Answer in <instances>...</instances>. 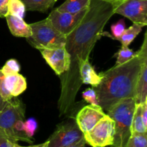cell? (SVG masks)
<instances>
[{"mask_svg": "<svg viewBox=\"0 0 147 147\" xmlns=\"http://www.w3.org/2000/svg\"><path fill=\"white\" fill-rule=\"evenodd\" d=\"M113 2L104 0H91L88 10L78 25L66 36L65 45L70 57L68 71L60 76L61 94L58 100L60 115L73 110L76 97L83 84L79 74V64L89 61L96 42L103 34V28L114 14Z\"/></svg>", "mask_w": 147, "mask_h": 147, "instance_id": "6da1fadb", "label": "cell"}, {"mask_svg": "<svg viewBox=\"0 0 147 147\" xmlns=\"http://www.w3.org/2000/svg\"><path fill=\"white\" fill-rule=\"evenodd\" d=\"M147 60V32L142 47L131 60L120 65H115L106 71L100 73L101 81L94 88L99 106L108 111L121 99L134 98L141 69Z\"/></svg>", "mask_w": 147, "mask_h": 147, "instance_id": "7a4b0ae2", "label": "cell"}, {"mask_svg": "<svg viewBox=\"0 0 147 147\" xmlns=\"http://www.w3.org/2000/svg\"><path fill=\"white\" fill-rule=\"evenodd\" d=\"M135 108L134 98H126L113 105L107 111V115L114 121L115 124L113 147H126L131 135V124Z\"/></svg>", "mask_w": 147, "mask_h": 147, "instance_id": "3957f363", "label": "cell"}, {"mask_svg": "<svg viewBox=\"0 0 147 147\" xmlns=\"http://www.w3.org/2000/svg\"><path fill=\"white\" fill-rule=\"evenodd\" d=\"M32 35L27 40L32 47L38 49L65 47L66 37L57 31L47 18L30 24Z\"/></svg>", "mask_w": 147, "mask_h": 147, "instance_id": "277c9868", "label": "cell"}, {"mask_svg": "<svg viewBox=\"0 0 147 147\" xmlns=\"http://www.w3.org/2000/svg\"><path fill=\"white\" fill-rule=\"evenodd\" d=\"M114 135V121L106 114L90 131L83 134V138L92 147L112 146Z\"/></svg>", "mask_w": 147, "mask_h": 147, "instance_id": "5b68a950", "label": "cell"}, {"mask_svg": "<svg viewBox=\"0 0 147 147\" xmlns=\"http://www.w3.org/2000/svg\"><path fill=\"white\" fill-rule=\"evenodd\" d=\"M24 114L25 106L17 97H13L8 101L0 112V129L16 143L13 129L17 121L25 120Z\"/></svg>", "mask_w": 147, "mask_h": 147, "instance_id": "8992f818", "label": "cell"}, {"mask_svg": "<svg viewBox=\"0 0 147 147\" xmlns=\"http://www.w3.org/2000/svg\"><path fill=\"white\" fill-rule=\"evenodd\" d=\"M83 138L76 121L59 125L47 141V147H68Z\"/></svg>", "mask_w": 147, "mask_h": 147, "instance_id": "52a82bcc", "label": "cell"}, {"mask_svg": "<svg viewBox=\"0 0 147 147\" xmlns=\"http://www.w3.org/2000/svg\"><path fill=\"white\" fill-rule=\"evenodd\" d=\"M113 3L114 14L124 16L134 24L143 27L147 24V0H125Z\"/></svg>", "mask_w": 147, "mask_h": 147, "instance_id": "ba28073f", "label": "cell"}, {"mask_svg": "<svg viewBox=\"0 0 147 147\" xmlns=\"http://www.w3.org/2000/svg\"><path fill=\"white\" fill-rule=\"evenodd\" d=\"M88 7L78 13H69L60 12L55 9L47 17L52 25L61 34L66 37L81 22L88 12Z\"/></svg>", "mask_w": 147, "mask_h": 147, "instance_id": "9c48e42d", "label": "cell"}, {"mask_svg": "<svg viewBox=\"0 0 147 147\" xmlns=\"http://www.w3.org/2000/svg\"><path fill=\"white\" fill-rule=\"evenodd\" d=\"M40 51L43 59L57 76H60L68 71L70 57L65 48L42 49Z\"/></svg>", "mask_w": 147, "mask_h": 147, "instance_id": "30bf717a", "label": "cell"}, {"mask_svg": "<svg viewBox=\"0 0 147 147\" xmlns=\"http://www.w3.org/2000/svg\"><path fill=\"white\" fill-rule=\"evenodd\" d=\"M106 114L100 106L89 105L78 112L76 122L83 134L90 131Z\"/></svg>", "mask_w": 147, "mask_h": 147, "instance_id": "8fae6325", "label": "cell"}, {"mask_svg": "<svg viewBox=\"0 0 147 147\" xmlns=\"http://www.w3.org/2000/svg\"><path fill=\"white\" fill-rule=\"evenodd\" d=\"M4 82L7 91L12 97H17L27 89L26 79L19 73L4 75Z\"/></svg>", "mask_w": 147, "mask_h": 147, "instance_id": "7c38bea8", "label": "cell"}, {"mask_svg": "<svg viewBox=\"0 0 147 147\" xmlns=\"http://www.w3.org/2000/svg\"><path fill=\"white\" fill-rule=\"evenodd\" d=\"M79 74L82 84H90L96 87L101 81V74H97L89 61L81 62L79 64Z\"/></svg>", "mask_w": 147, "mask_h": 147, "instance_id": "4fadbf2b", "label": "cell"}, {"mask_svg": "<svg viewBox=\"0 0 147 147\" xmlns=\"http://www.w3.org/2000/svg\"><path fill=\"white\" fill-rule=\"evenodd\" d=\"M6 20L9 29L14 36L26 38L31 36L32 31L30 24L26 23L22 18L8 14L6 17Z\"/></svg>", "mask_w": 147, "mask_h": 147, "instance_id": "5bb4252c", "label": "cell"}, {"mask_svg": "<svg viewBox=\"0 0 147 147\" xmlns=\"http://www.w3.org/2000/svg\"><path fill=\"white\" fill-rule=\"evenodd\" d=\"M134 99L136 105L143 104L147 101V60L144 61L141 69Z\"/></svg>", "mask_w": 147, "mask_h": 147, "instance_id": "9a60e30c", "label": "cell"}, {"mask_svg": "<svg viewBox=\"0 0 147 147\" xmlns=\"http://www.w3.org/2000/svg\"><path fill=\"white\" fill-rule=\"evenodd\" d=\"M91 0H66L57 10L63 12L78 13L86 10L90 5Z\"/></svg>", "mask_w": 147, "mask_h": 147, "instance_id": "2e32d148", "label": "cell"}, {"mask_svg": "<svg viewBox=\"0 0 147 147\" xmlns=\"http://www.w3.org/2000/svg\"><path fill=\"white\" fill-rule=\"evenodd\" d=\"M27 11H37L46 12L57 0H21Z\"/></svg>", "mask_w": 147, "mask_h": 147, "instance_id": "e0dca14e", "label": "cell"}, {"mask_svg": "<svg viewBox=\"0 0 147 147\" xmlns=\"http://www.w3.org/2000/svg\"><path fill=\"white\" fill-rule=\"evenodd\" d=\"M142 27H143L142 25L133 23V24L130 26L129 28L125 29L123 34L118 39V40L121 42L122 46L129 47V45L133 42V40L141 33V31L142 30Z\"/></svg>", "mask_w": 147, "mask_h": 147, "instance_id": "ac0fdd59", "label": "cell"}, {"mask_svg": "<svg viewBox=\"0 0 147 147\" xmlns=\"http://www.w3.org/2000/svg\"><path fill=\"white\" fill-rule=\"evenodd\" d=\"M142 104L136 105L131 124V133H147V127L142 118Z\"/></svg>", "mask_w": 147, "mask_h": 147, "instance_id": "d6986e66", "label": "cell"}, {"mask_svg": "<svg viewBox=\"0 0 147 147\" xmlns=\"http://www.w3.org/2000/svg\"><path fill=\"white\" fill-rule=\"evenodd\" d=\"M25 11L24 4L21 0H10L9 3L8 14L23 19Z\"/></svg>", "mask_w": 147, "mask_h": 147, "instance_id": "ffe728a7", "label": "cell"}, {"mask_svg": "<svg viewBox=\"0 0 147 147\" xmlns=\"http://www.w3.org/2000/svg\"><path fill=\"white\" fill-rule=\"evenodd\" d=\"M126 147H147V133H131Z\"/></svg>", "mask_w": 147, "mask_h": 147, "instance_id": "44dd1931", "label": "cell"}, {"mask_svg": "<svg viewBox=\"0 0 147 147\" xmlns=\"http://www.w3.org/2000/svg\"><path fill=\"white\" fill-rule=\"evenodd\" d=\"M136 54V52L134 51L132 49L129 48V47L121 46L120 50L115 55L117 59L116 65H120L126 63L128 61L131 60Z\"/></svg>", "mask_w": 147, "mask_h": 147, "instance_id": "7402d4cb", "label": "cell"}, {"mask_svg": "<svg viewBox=\"0 0 147 147\" xmlns=\"http://www.w3.org/2000/svg\"><path fill=\"white\" fill-rule=\"evenodd\" d=\"M1 71L4 75L19 73L20 71V65L15 59H9L1 68Z\"/></svg>", "mask_w": 147, "mask_h": 147, "instance_id": "603a6c76", "label": "cell"}, {"mask_svg": "<svg viewBox=\"0 0 147 147\" xmlns=\"http://www.w3.org/2000/svg\"><path fill=\"white\" fill-rule=\"evenodd\" d=\"M82 97H83V99L90 105L99 106L97 94L94 88H88L82 93Z\"/></svg>", "mask_w": 147, "mask_h": 147, "instance_id": "cb8c5ba5", "label": "cell"}, {"mask_svg": "<svg viewBox=\"0 0 147 147\" xmlns=\"http://www.w3.org/2000/svg\"><path fill=\"white\" fill-rule=\"evenodd\" d=\"M24 133L27 137L33 139V135L37 128V121L34 118H29L24 120Z\"/></svg>", "mask_w": 147, "mask_h": 147, "instance_id": "d4e9b609", "label": "cell"}, {"mask_svg": "<svg viewBox=\"0 0 147 147\" xmlns=\"http://www.w3.org/2000/svg\"><path fill=\"white\" fill-rule=\"evenodd\" d=\"M126 29V24L123 19H121L115 24L111 25V33L113 35V38L118 40L123 34V31Z\"/></svg>", "mask_w": 147, "mask_h": 147, "instance_id": "484cf974", "label": "cell"}, {"mask_svg": "<svg viewBox=\"0 0 147 147\" xmlns=\"http://www.w3.org/2000/svg\"><path fill=\"white\" fill-rule=\"evenodd\" d=\"M0 95L3 99L6 102L11 100L13 98L6 88L5 82H4V74L1 72V69H0Z\"/></svg>", "mask_w": 147, "mask_h": 147, "instance_id": "4316f807", "label": "cell"}, {"mask_svg": "<svg viewBox=\"0 0 147 147\" xmlns=\"http://www.w3.org/2000/svg\"><path fill=\"white\" fill-rule=\"evenodd\" d=\"M15 143L0 129V147H14Z\"/></svg>", "mask_w": 147, "mask_h": 147, "instance_id": "83f0119b", "label": "cell"}, {"mask_svg": "<svg viewBox=\"0 0 147 147\" xmlns=\"http://www.w3.org/2000/svg\"><path fill=\"white\" fill-rule=\"evenodd\" d=\"M10 0H0V17L8 15V7Z\"/></svg>", "mask_w": 147, "mask_h": 147, "instance_id": "f1b7e54d", "label": "cell"}, {"mask_svg": "<svg viewBox=\"0 0 147 147\" xmlns=\"http://www.w3.org/2000/svg\"><path fill=\"white\" fill-rule=\"evenodd\" d=\"M142 118L144 124L145 126L147 127V101L142 104Z\"/></svg>", "mask_w": 147, "mask_h": 147, "instance_id": "f546056e", "label": "cell"}, {"mask_svg": "<svg viewBox=\"0 0 147 147\" xmlns=\"http://www.w3.org/2000/svg\"><path fill=\"white\" fill-rule=\"evenodd\" d=\"M14 147H47V141L42 143V144H37V145H32V146H23L19 145L17 143L14 144Z\"/></svg>", "mask_w": 147, "mask_h": 147, "instance_id": "4dcf8cb0", "label": "cell"}, {"mask_svg": "<svg viewBox=\"0 0 147 147\" xmlns=\"http://www.w3.org/2000/svg\"><path fill=\"white\" fill-rule=\"evenodd\" d=\"M86 141H85L84 138H82L80 141L77 142L76 144H73V145L70 146L68 147H86Z\"/></svg>", "mask_w": 147, "mask_h": 147, "instance_id": "1f68e13d", "label": "cell"}, {"mask_svg": "<svg viewBox=\"0 0 147 147\" xmlns=\"http://www.w3.org/2000/svg\"><path fill=\"white\" fill-rule=\"evenodd\" d=\"M7 102H6V101H4V99H3V98L1 97V95H0V112H1V111L2 110L3 108H4V106L6 105Z\"/></svg>", "mask_w": 147, "mask_h": 147, "instance_id": "d6a6232c", "label": "cell"}, {"mask_svg": "<svg viewBox=\"0 0 147 147\" xmlns=\"http://www.w3.org/2000/svg\"><path fill=\"white\" fill-rule=\"evenodd\" d=\"M125 1V0H116V1H113V2L117 3V2H120V1Z\"/></svg>", "mask_w": 147, "mask_h": 147, "instance_id": "836d02e7", "label": "cell"}, {"mask_svg": "<svg viewBox=\"0 0 147 147\" xmlns=\"http://www.w3.org/2000/svg\"><path fill=\"white\" fill-rule=\"evenodd\" d=\"M104 1H111V2H113V1H116V0H104Z\"/></svg>", "mask_w": 147, "mask_h": 147, "instance_id": "e575fe53", "label": "cell"}]
</instances>
